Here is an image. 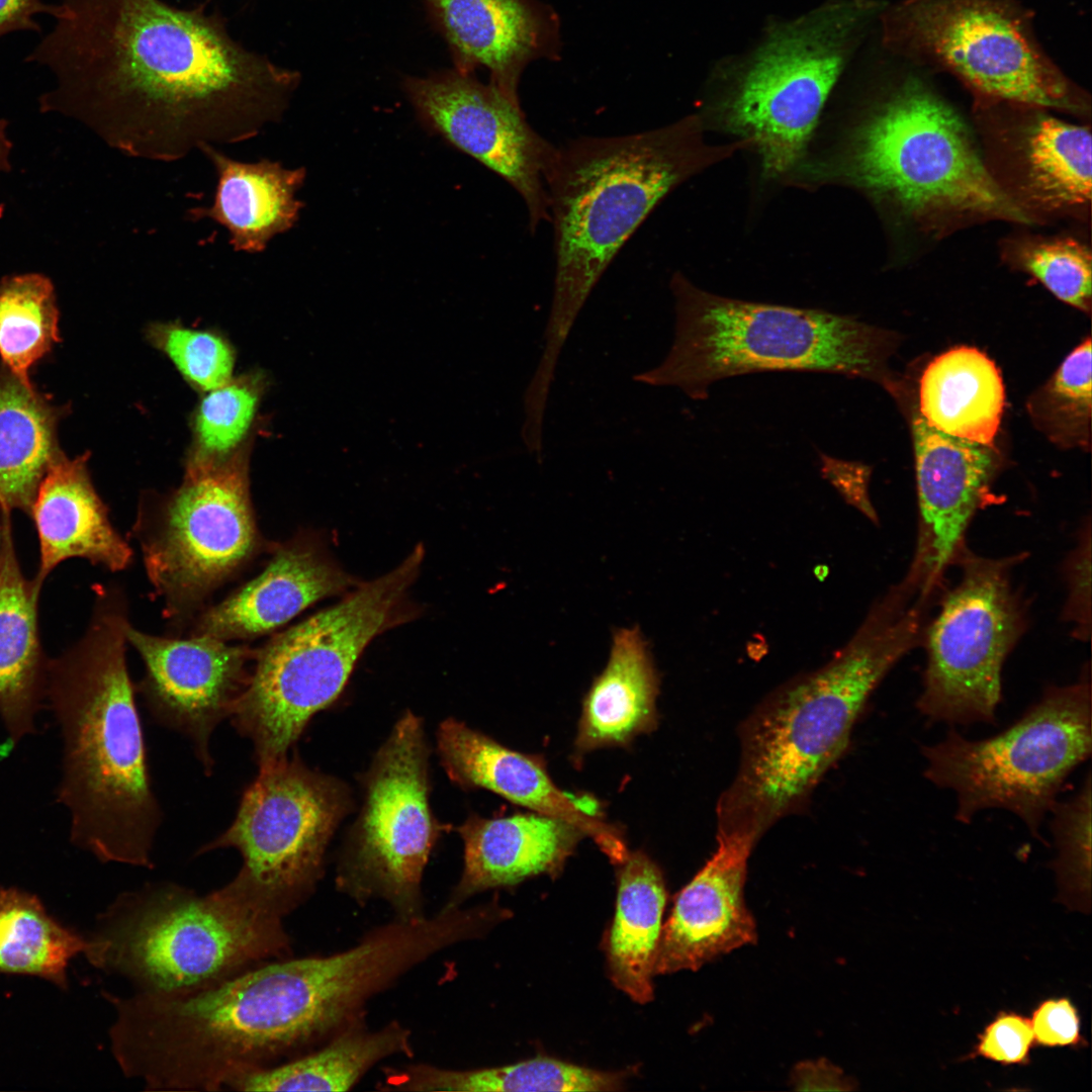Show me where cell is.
Listing matches in <instances>:
<instances>
[{
  "instance_id": "obj_34",
  "label": "cell",
  "mask_w": 1092,
  "mask_h": 1092,
  "mask_svg": "<svg viewBox=\"0 0 1092 1092\" xmlns=\"http://www.w3.org/2000/svg\"><path fill=\"white\" fill-rule=\"evenodd\" d=\"M87 939L55 921L33 896L0 890V973L35 975L64 986L70 960Z\"/></svg>"
},
{
  "instance_id": "obj_29",
  "label": "cell",
  "mask_w": 1092,
  "mask_h": 1092,
  "mask_svg": "<svg viewBox=\"0 0 1092 1092\" xmlns=\"http://www.w3.org/2000/svg\"><path fill=\"white\" fill-rule=\"evenodd\" d=\"M617 868L616 913L606 944L609 975L617 988L644 1004L653 998L666 888L661 870L641 849L629 851Z\"/></svg>"
},
{
  "instance_id": "obj_14",
  "label": "cell",
  "mask_w": 1092,
  "mask_h": 1092,
  "mask_svg": "<svg viewBox=\"0 0 1092 1092\" xmlns=\"http://www.w3.org/2000/svg\"><path fill=\"white\" fill-rule=\"evenodd\" d=\"M429 756L423 720L403 713L362 777V807L337 869L341 891L382 898L403 921L423 917V873L449 828L430 806Z\"/></svg>"
},
{
  "instance_id": "obj_39",
  "label": "cell",
  "mask_w": 1092,
  "mask_h": 1092,
  "mask_svg": "<svg viewBox=\"0 0 1092 1092\" xmlns=\"http://www.w3.org/2000/svg\"><path fill=\"white\" fill-rule=\"evenodd\" d=\"M1091 774L1072 798L1051 809V829L1057 848L1054 867L1062 891L1089 899L1091 881Z\"/></svg>"
},
{
  "instance_id": "obj_10",
  "label": "cell",
  "mask_w": 1092,
  "mask_h": 1092,
  "mask_svg": "<svg viewBox=\"0 0 1092 1092\" xmlns=\"http://www.w3.org/2000/svg\"><path fill=\"white\" fill-rule=\"evenodd\" d=\"M1017 0H900L879 21L890 53L942 70L978 99L1076 115L1090 98L1044 52Z\"/></svg>"
},
{
  "instance_id": "obj_7",
  "label": "cell",
  "mask_w": 1092,
  "mask_h": 1092,
  "mask_svg": "<svg viewBox=\"0 0 1092 1092\" xmlns=\"http://www.w3.org/2000/svg\"><path fill=\"white\" fill-rule=\"evenodd\" d=\"M282 919L222 887L199 896L173 883L149 884L113 902L84 954L140 992H189L280 959L289 948Z\"/></svg>"
},
{
  "instance_id": "obj_27",
  "label": "cell",
  "mask_w": 1092,
  "mask_h": 1092,
  "mask_svg": "<svg viewBox=\"0 0 1092 1092\" xmlns=\"http://www.w3.org/2000/svg\"><path fill=\"white\" fill-rule=\"evenodd\" d=\"M199 151L212 164L216 186L209 206L188 209L194 220L208 218L223 226L236 252L258 254L298 220L303 203L295 197L304 168L288 169L276 161L241 162L212 145Z\"/></svg>"
},
{
  "instance_id": "obj_11",
  "label": "cell",
  "mask_w": 1092,
  "mask_h": 1092,
  "mask_svg": "<svg viewBox=\"0 0 1092 1092\" xmlns=\"http://www.w3.org/2000/svg\"><path fill=\"white\" fill-rule=\"evenodd\" d=\"M1089 669L1069 686L1049 687L1004 731L969 740L951 729L922 746L925 778L956 793V819L970 823L985 809L1017 816L1041 840L1039 828L1071 772L1092 750Z\"/></svg>"
},
{
  "instance_id": "obj_41",
  "label": "cell",
  "mask_w": 1092,
  "mask_h": 1092,
  "mask_svg": "<svg viewBox=\"0 0 1092 1092\" xmlns=\"http://www.w3.org/2000/svg\"><path fill=\"white\" fill-rule=\"evenodd\" d=\"M1065 577L1068 597L1063 612L1072 624L1074 636L1086 641L1091 633V520L1087 518L1078 543L1066 559Z\"/></svg>"
},
{
  "instance_id": "obj_16",
  "label": "cell",
  "mask_w": 1092,
  "mask_h": 1092,
  "mask_svg": "<svg viewBox=\"0 0 1092 1092\" xmlns=\"http://www.w3.org/2000/svg\"><path fill=\"white\" fill-rule=\"evenodd\" d=\"M402 84L428 129L499 175L520 194L532 232L550 219L546 177L557 147L533 129L519 103L490 83L455 69L425 78L405 77Z\"/></svg>"
},
{
  "instance_id": "obj_4",
  "label": "cell",
  "mask_w": 1092,
  "mask_h": 1092,
  "mask_svg": "<svg viewBox=\"0 0 1092 1092\" xmlns=\"http://www.w3.org/2000/svg\"><path fill=\"white\" fill-rule=\"evenodd\" d=\"M698 122L558 147L546 177L555 275L543 350L535 369L555 376L561 351L595 286L654 207L703 162Z\"/></svg>"
},
{
  "instance_id": "obj_31",
  "label": "cell",
  "mask_w": 1092,
  "mask_h": 1092,
  "mask_svg": "<svg viewBox=\"0 0 1092 1092\" xmlns=\"http://www.w3.org/2000/svg\"><path fill=\"white\" fill-rule=\"evenodd\" d=\"M59 456L50 405L11 372L0 376V511L29 514L37 488Z\"/></svg>"
},
{
  "instance_id": "obj_46",
  "label": "cell",
  "mask_w": 1092,
  "mask_h": 1092,
  "mask_svg": "<svg viewBox=\"0 0 1092 1092\" xmlns=\"http://www.w3.org/2000/svg\"><path fill=\"white\" fill-rule=\"evenodd\" d=\"M5 120L0 119V171H7L9 169V153L11 144L6 136Z\"/></svg>"
},
{
  "instance_id": "obj_5",
  "label": "cell",
  "mask_w": 1092,
  "mask_h": 1092,
  "mask_svg": "<svg viewBox=\"0 0 1092 1092\" xmlns=\"http://www.w3.org/2000/svg\"><path fill=\"white\" fill-rule=\"evenodd\" d=\"M672 344L634 381L705 399L725 378L767 371L877 378L886 339L855 317L823 309L751 302L712 294L674 274Z\"/></svg>"
},
{
  "instance_id": "obj_25",
  "label": "cell",
  "mask_w": 1092,
  "mask_h": 1092,
  "mask_svg": "<svg viewBox=\"0 0 1092 1092\" xmlns=\"http://www.w3.org/2000/svg\"><path fill=\"white\" fill-rule=\"evenodd\" d=\"M88 455H60L43 476L30 507L39 542L37 586L62 561L84 558L110 571L126 568L132 551L112 526L87 469Z\"/></svg>"
},
{
  "instance_id": "obj_30",
  "label": "cell",
  "mask_w": 1092,
  "mask_h": 1092,
  "mask_svg": "<svg viewBox=\"0 0 1092 1092\" xmlns=\"http://www.w3.org/2000/svg\"><path fill=\"white\" fill-rule=\"evenodd\" d=\"M1000 373L984 353L951 349L931 361L920 380L924 421L947 435L993 446L1004 408Z\"/></svg>"
},
{
  "instance_id": "obj_42",
  "label": "cell",
  "mask_w": 1092,
  "mask_h": 1092,
  "mask_svg": "<svg viewBox=\"0 0 1092 1092\" xmlns=\"http://www.w3.org/2000/svg\"><path fill=\"white\" fill-rule=\"evenodd\" d=\"M1030 1021L1015 1013H1002L979 1038L976 1055L1005 1065L1026 1061L1033 1042Z\"/></svg>"
},
{
  "instance_id": "obj_9",
  "label": "cell",
  "mask_w": 1092,
  "mask_h": 1092,
  "mask_svg": "<svg viewBox=\"0 0 1092 1092\" xmlns=\"http://www.w3.org/2000/svg\"><path fill=\"white\" fill-rule=\"evenodd\" d=\"M885 4L831 0L777 22L733 63L720 112L732 132L756 149L772 178L802 158L822 109Z\"/></svg>"
},
{
  "instance_id": "obj_26",
  "label": "cell",
  "mask_w": 1092,
  "mask_h": 1092,
  "mask_svg": "<svg viewBox=\"0 0 1092 1092\" xmlns=\"http://www.w3.org/2000/svg\"><path fill=\"white\" fill-rule=\"evenodd\" d=\"M40 587L22 574L14 550L10 513L1 511L0 720L15 746L36 732L46 702L47 666L37 628Z\"/></svg>"
},
{
  "instance_id": "obj_17",
  "label": "cell",
  "mask_w": 1092,
  "mask_h": 1092,
  "mask_svg": "<svg viewBox=\"0 0 1092 1092\" xmlns=\"http://www.w3.org/2000/svg\"><path fill=\"white\" fill-rule=\"evenodd\" d=\"M126 640L145 664V677L136 688L151 716L184 735L210 776L212 733L231 718L248 687L257 649L206 635L159 637L130 624Z\"/></svg>"
},
{
  "instance_id": "obj_38",
  "label": "cell",
  "mask_w": 1092,
  "mask_h": 1092,
  "mask_svg": "<svg viewBox=\"0 0 1092 1092\" xmlns=\"http://www.w3.org/2000/svg\"><path fill=\"white\" fill-rule=\"evenodd\" d=\"M1013 256L1059 299L1090 309L1092 258L1084 243L1070 237L1027 239L1016 245Z\"/></svg>"
},
{
  "instance_id": "obj_12",
  "label": "cell",
  "mask_w": 1092,
  "mask_h": 1092,
  "mask_svg": "<svg viewBox=\"0 0 1092 1092\" xmlns=\"http://www.w3.org/2000/svg\"><path fill=\"white\" fill-rule=\"evenodd\" d=\"M252 445L222 458L187 457L181 484L140 508L134 536L169 618L193 613L267 548L250 493Z\"/></svg>"
},
{
  "instance_id": "obj_37",
  "label": "cell",
  "mask_w": 1092,
  "mask_h": 1092,
  "mask_svg": "<svg viewBox=\"0 0 1092 1092\" xmlns=\"http://www.w3.org/2000/svg\"><path fill=\"white\" fill-rule=\"evenodd\" d=\"M146 338L197 391L204 393L233 377L236 351L218 332L190 329L178 322L154 323L148 326Z\"/></svg>"
},
{
  "instance_id": "obj_33",
  "label": "cell",
  "mask_w": 1092,
  "mask_h": 1092,
  "mask_svg": "<svg viewBox=\"0 0 1092 1092\" xmlns=\"http://www.w3.org/2000/svg\"><path fill=\"white\" fill-rule=\"evenodd\" d=\"M629 1076L603 1072L552 1058L477 1070H448L429 1065L412 1066L388 1076L389 1089L405 1091H617Z\"/></svg>"
},
{
  "instance_id": "obj_24",
  "label": "cell",
  "mask_w": 1092,
  "mask_h": 1092,
  "mask_svg": "<svg viewBox=\"0 0 1092 1092\" xmlns=\"http://www.w3.org/2000/svg\"><path fill=\"white\" fill-rule=\"evenodd\" d=\"M1012 124L1005 134L1015 203L1026 213L1084 210L1091 201V133L1049 109L1004 101Z\"/></svg>"
},
{
  "instance_id": "obj_32",
  "label": "cell",
  "mask_w": 1092,
  "mask_h": 1092,
  "mask_svg": "<svg viewBox=\"0 0 1092 1092\" xmlns=\"http://www.w3.org/2000/svg\"><path fill=\"white\" fill-rule=\"evenodd\" d=\"M410 1031L396 1022L375 1031L351 1030L321 1051L239 1079V1091H346L372 1066L411 1054Z\"/></svg>"
},
{
  "instance_id": "obj_22",
  "label": "cell",
  "mask_w": 1092,
  "mask_h": 1092,
  "mask_svg": "<svg viewBox=\"0 0 1092 1092\" xmlns=\"http://www.w3.org/2000/svg\"><path fill=\"white\" fill-rule=\"evenodd\" d=\"M357 584L320 542L298 536L277 546L257 576L206 609L191 635L228 642L253 639L277 630L314 603Z\"/></svg>"
},
{
  "instance_id": "obj_6",
  "label": "cell",
  "mask_w": 1092,
  "mask_h": 1092,
  "mask_svg": "<svg viewBox=\"0 0 1092 1092\" xmlns=\"http://www.w3.org/2000/svg\"><path fill=\"white\" fill-rule=\"evenodd\" d=\"M846 172L931 237L964 222L1032 221L998 183L961 115L914 77L886 93L857 125Z\"/></svg>"
},
{
  "instance_id": "obj_47",
  "label": "cell",
  "mask_w": 1092,
  "mask_h": 1092,
  "mask_svg": "<svg viewBox=\"0 0 1092 1092\" xmlns=\"http://www.w3.org/2000/svg\"><path fill=\"white\" fill-rule=\"evenodd\" d=\"M0 555H1V511H0Z\"/></svg>"
},
{
  "instance_id": "obj_13",
  "label": "cell",
  "mask_w": 1092,
  "mask_h": 1092,
  "mask_svg": "<svg viewBox=\"0 0 1092 1092\" xmlns=\"http://www.w3.org/2000/svg\"><path fill=\"white\" fill-rule=\"evenodd\" d=\"M352 808L349 787L296 754L258 767L232 824L197 854L235 848L242 857L223 888L244 904L283 918L313 889L328 844Z\"/></svg>"
},
{
  "instance_id": "obj_18",
  "label": "cell",
  "mask_w": 1092,
  "mask_h": 1092,
  "mask_svg": "<svg viewBox=\"0 0 1092 1092\" xmlns=\"http://www.w3.org/2000/svg\"><path fill=\"white\" fill-rule=\"evenodd\" d=\"M919 530L904 577L921 597L933 598L946 569L965 548L967 529L987 492L993 461L987 446L913 422Z\"/></svg>"
},
{
  "instance_id": "obj_40",
  "label": "cell",
  "mask_w": 1092,
  "mask_h": 1092,
  "mask_svg": "<svg viewBox=\"0 0 1092 1092\" xmlns=\"http://www.w3.org/2000/svg\"><path fill=\"white\" fill-rule=\"evenodd\" d=\"M1091 389V341L1088 339L1067 356L1044 388V414L1052 420V427L1067 434L1068 431L1083 433L1088 429Z\"/></svg>"
},
{
  "instance_id": "obj_23",
  "label": "cell",
  "mask_w": 1092,
  "mask_h": 1092,
  "mask_svg": "<svg viewBox=\"0 0 1092 1092\" xmlns=\"http://www.w3.org/2000/svg\"><path fill=\"white\" fill-rule=\"evenodd\" d=\"M455 830L464 844L463 871L445 908L539 875L557 877L586 837L568 822L533 811L490 818L472 813Z\"/></svg>"
},
{
  "instance_id": "obj_8",
  "label": "cell",
  "mask_w": 1092,
  "mask_h": 1092,
  "mask_svg": "<svg viewBox=\"0 0 1092 1092\" xmlns=\"http://www.w3.org/2000/svg\"><path fill=\"white\" fill-rule=\"evenodd\" d=\"M424 556L418 544L389 572L357 584L337 604L257 649L250 681L230 719L253 744L258 767L288 756L311 717L340 696L367 645L400 622Z\"/></svg>"
},
{
  "instance_id": "obj_28",
  "label": "cell",
  "mask_w": 1092,
  "mask_h": 1092,
  "mask_svg": "<svg viewBox=\"0 0 1092 1092\" xmlns=\"http://www.w3.org/2000/svg\"><path fill=\"white\" fill-rule=\"evenodd\" d=\"M659 676L638 627L613 633L610 656L584 695L573 761L601 748L627 747L657 727Z\"/></svg>"
},
{
  "instance_id": "obj_21",
  "label": "cell",
  "mask_w": 1092,
  "mask_h": 1092,
  "mask_svg": "<svg viewBox=\"0 0 1092 1092\" xmlns=\"http://www.w3.org/2000/svg\"><path fill=\"white\" fill-rule=\"evenodd\" d=\"M754 844L748 837L718 835L716 851L677 895L662 925L655 975L697 971L755 942V922L744 902L747 860Z\"/></svg>"
},
{
  "instance_id": "obj_20",
  "label": "cell",
  "mask_w": 1092,
  "mask_h": 1092,
  "mask_svg": "<svg viewBox=\"0 0 1092 1092\" xmlns=\"http://www.w3.org/2000/svg\"><path fill=\"white\" fill-rule=\"evenodd\" d=\"M448 43L455 70L485 67L489 83L520 104L519 84L538 59H557L559 19L540 0H424Z\"/></svg>"
},
{
  "instance_id": "obj_35",
  "label": "cell",
  "mask_w": 1092,
  "mask_h": 1092,
  "mask_svg": "<svg viewBox=\"0 0 1092 1092\" xmlns=\"http://www.w3.org/2000/svg\"><path fill=\"white\" fill-rule=\"evenodd\" d=\"M58 308L51 281L39 274L0 283V355L8 371L32 385L30 367L59 341Z\"/></svg>"
},
{
  "instance_id": "obj_3",
  "label": "cell",
  "mask_w": 1092,
  "mask_h": 1092,
  "mask_svg": "<svg viewBox=\"0 0 1092 1092\" xmlns=\"http://www.w3.org/2000/svg\"><path fill=\"white\" fill-rule=\"evenodd\" d=\"M926 612L894 592L878 600L826 663L774 691L743 723L738 770L717 805L718 835L756 842L807 800L848 745L869 698L921 640Z\"/></svg>"
},
{
  "instance_id": "obj_45",
  "label": "cell",
  "mask_w": 1092,
  "mask_h": 1092,
  "mask_svg": "<svg viewBox=\"0 0 1092 1092\" xmlns=\"http://www.w3.org/2000/svg\"><path fill=\"white\" fill-rule=\"evenodd\" d=\"M55 5L42 0H0V37L14 31H39L34 16L40 13L53 15Z\"/></svg>"
},
{
  "instance_id": "obj_43",
  "label": "cell",
  "mask_w": 1092,
  "mask_h": 1092,
  "mask_svg": "<svg viewBox=\"0 0 1092 1092\" xmlns=\"http://www.w3.org/2000/svg\"><path fill=\"white\" fill-rule=\"evenodd\" d=\"M1033 1038L1045 1046L1075 1044L1080 1038L1077 1011L1068 999L1042 1002L1030 1021Z\"/></svg>"
},
{
  "instance_id": "obj_44",
  "label": "cell",
  "mask_w": 1092,
  "mask_h": 1092,
  "mask_svg": "<svg viewBox=\"0 0 1092 1092\" xmlns=\"http://www.w3.org/2000/svg\"><path fill=\"white\" fill-rule=\"evenodd\" d=\"M791 1079L796 1090L847 1091L854 1089V1083L843 1074L842 1070L825 1059L799 1063L794 1068Z\"/></svg>"
},
{
  "instance_id": "obj_1",
  "label": "cell",
  "mask_w": 1092,
  "mask_h": 1092,
  "mask_svg": "<svg viewBox=\"0 0 1092 1092\" xmlns=\"http://www.w3.org/2000/svg\"><path fill=\"white\" fill-rule=\"evenodd\" d=\"M26 61L56 86L40 109L71 116L128 157L173 162L281 120L300 73L245 48L223 17L165 0H62Z\"/></svg>"
},
{
  "instance_id": "obj_15",
  "label": "cell",
  "mask_w": 1092,
  "mask_h": 1092,
  "mask_svg": "<svg viewBox=\"0 0 1092 1092\" xmlns=\"http://www.w3.org/2000/svg\"><path fill=\"white\" fill-rule=\"evenodd\" d=\"M1021 555L986 558L966 547L957 583L926 623L923 688L916 708L930 722L994 723L1003 664L1026 629L1011 574Z\"/></svg>"
},
{
  "instance_id": "obj_2",
  "label": "cell",
  "mask_w": 1092,
  "mask_h": 1092,
  "mask_svg": "<svg viewBox=\"0 0 1092 1092\" xmlns=\"http://www.w3.org/2000/svg\"><path fill=\"white\" fill-rule=\"evenodd\" d=\"M95 593L85 635L48 660L46 701L63 746L57 801L73 844L103 862L152 869L163 813L125 661V602L112 588Z\"/></svg>"
},
{
  "instance_id": "obj_36",
  "label": "cell",
  "mask_w": 1092,
  "mask_h": 1092,
  "mask_svg": "<svg viewBox=\"0 0 1092 1092\" xmlns=\"http://www.w3.org/2000/svg\"><path fill=\"white\" fill-rule=\"evenodd\" d=\"M266 388L267 377L257 370L204 392L192 417L187 457L222 458L253 438L251 429Z\"/></svg>"
},
{
  "instance_id": "obj_19",
  "label": "cell",
  "mask_w": 1092,
  "mask_h": 1092,
  "mask_svg": "<svg viewBox=\"0 0 1092 1092\" xmlns=\"http://www.w3.org/2000/svg\"><path fill=\"white\" fill-rule=\"evenodd\" d=\"M437 751L448 778L462 789H484L529 811L552 816L579 828L618 866L629 853L622 829L592 806L562 791L541 754L524 753L497 742L464 722L440 723Z\"/></svg>"
}]
</instances>
